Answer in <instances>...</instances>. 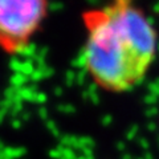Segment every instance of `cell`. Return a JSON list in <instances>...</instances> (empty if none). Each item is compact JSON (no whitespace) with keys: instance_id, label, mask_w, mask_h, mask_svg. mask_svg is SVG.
Returning <instances> with one entry per match:
<instances>
[{"instance_id":"obj_2","label":"cell","mask_w":159,"mask_h":159,"mask_svg":"<svg viewBox=\"0 0 159 159\" xmlns=\"http://www.w3.org/2000/svg\"><path fill=\"white\" fill-rule=\"evenodd\" d=\"M47 16V3L37 0H0V43L19 49L29 41Z\"/></svg>"},{"instance_id":"obj_1","label":"cell","mask_w":159,"mask_h":159,"mask_svg":"<svg viewBox=\"0 0 159 159\" xmlns=\"http://www.w3.org/2000/svg\"><path fill=\"white\" fill-rule=\"evenodd\" d=\"M84 64L103 90L123 93L137 86L152 65L158 33L146 12L118 0L85 13Z\"/></svg>"}]
</instances>
